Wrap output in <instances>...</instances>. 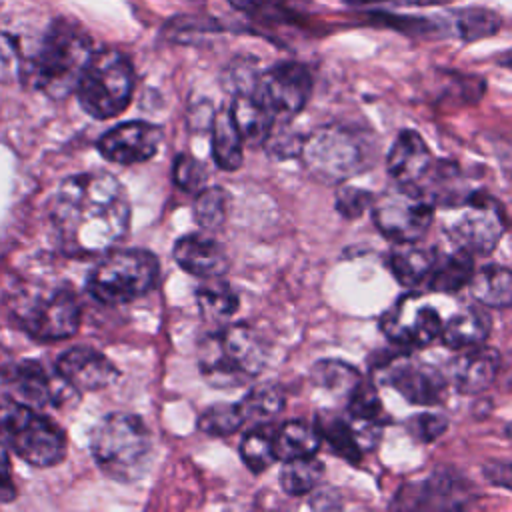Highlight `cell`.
<instances>
[{
	"label": "cell",
	"instance_id": "1",
	"mask_svg": "<svg viewBox=\"0 0 512 512\" xmlns=\"http://www.w3.org/2000/svg\"><path fill=\"white\" fill-rule=\"evenodd\" d=\"M50 220L68 254H102L128 232L130 202L112 174H74L58 188Z\"/></svg>",
	"mask_w": 512,
	"mask_h": 512
},
{
	"label": "cell",
	"instance_id": "2",
	"mask_svg": "<svg viewBox=\"0 0 512 512\" xmlns=\"http://www.w3.org/2000/svg\"><path fill=\"white\" fill-rule=\"evenodd\" d=\"M90 36L66 18H58L50 24L40 50L26 64V76L32 84L54 100L70 96L92 58Z\"/></svg>",
	"mask_w": 512,
	"mask_h": 512
},
{
	"label": "cell",
	"instance_id": "3",
	"mask_svg": "<svg viewBox=\"0 0 512 512\" xmlns=\"http://www.w3.org/2000/svg\"><path fill=\"white\" fill-rule=\"evenodd\" d=\"M268 358L262 336L248 324L208 334L198 352L204 380L214 388H236L260 374Z\"/></svg>",
	"mask_w": 512,
	"mask_h": 512
},
{
	"label": "cell",
	"instance_id": "4",
	"mask_svg": "<svg viewBox=\"0 0 512 512\" xmlns=\"http://www.w3.org/2000/svg\"><path fill=\"white\" fill-rule=\"evenodd\" d=\"M300 158L312 178L340 184L370 168L374 140L360 128L344 124L322 126L302 140Z\"/></svg>",
	"mask_w": 512,
	"mask_h": 512
},
{
	"label": "cell",
	"instance_id": "5",
	"mask_svg": "<svg viewBox=\"0 0 512 512\" xmlns=\"http://www.w3.org/2000/svg\"><path fill=\"white\" fill-rule=\"evenodd\" d=\"M90 448L94 462L106 476L134 482L144 472L152 452V436L138 416L116 412L96 424Z\"/></svg>",
	"mask_w": 512,
	"mask_h": 512
},
{
	"label": "cell",
	"instance_id": "6",
	"mask_svg": "<svg viewBox=\"0 0 512 512\" xmlns=\"http://www.w3.org/2000/svg\"><path fill=\"white\" fill-rule=\"evenodd\" d=\"M0 446L32 466H56L66 454L62 430L20 400L0 398Z\"/></svg>",
	"mask_w": 512,
	"mask_h": 512
},
{
	"label": "cell",
	"instance_id": "7",
	"mask_svg": "<svg viewBox=\"0 0 512 512\" xmlns=\"http://www.w3.org/2000/svg\"><path fill=\"white\" fill-rule=\"evenodd\" d=\"M160 266L152 252L116 250L104 256L88 276V292L102 304H128L148 294L158 282Z\"/></svg>",
	"mask_w": 512,
	"mask_h": 512
},
{
	"label": "cell",
	"instance_id": "8",
	"mask_svg": "<svg viewBox=\"0 0 512 512\" xmlns=\"http://www.w3.org/2000/svg\"><path fill=\"white\" fill-rule=\"evenodd\" d=\"M132 90V64L118 50L94 52L76 88L82 108L98 120L124 112L130 104Z\"/></svg>",
	"mask_w": 512,
	"mask_h": 512
},
{
	"label": "cell",
	"instance_id": "9",
	"mask_svg": "<svg viewBox=\"0 0 512 512\" xmlns=\"http://www.w3.org/2000/svg\"><path fill=\"white\" fill-rule=\"evenodd\" d=\"M370 208L376 228L396 244L420 240L434 220L436 206L416 186L396 184L376 196Z\"/></svg>",
	"mask_w": 512,
	"mask_h": 512
},
{
	"label": "cell",
	"instance_id": "10",
	"mask_svg": "<svg viewBox=\"0 0 512 512\" xmlns=\"http://www.w3.org/2000/svg\"><path fill=\"white\" fill-rule=\"evenodd\" d=\"M456 208H460V212L446 226L454 246L472 256L490 254L506 230L502 206L490 196L474 192Z\"/></svg>",
	"mask_w": 512,
	"mask_h": 512
},
{
	"label": "cell",
	"instance_id": "11",
	"mask_svg": "<svg viewBox=\"0 0 512 512\" xmlns=\"http://www.w3.org/2000/svg\"><path fill=\"white\" fill-rule=\"evenodd\" d=\"M310 94L312 74L300 62L284 60L260 72L256 96L276 120L294 118L306 106Z\"/></svg>",
	"mask_w": 512,
	"mask_h": 512
},
{
	"label": "cell",
	"instance_id": "12",
	"mask_svg": "<svg viewBox=\"0 0 512 512\" xmlns=\"http://www.w3.org/2000/svg\"><path fill=\"white\" fill-rule=\"evenodd\" d=\"M22 326L38 340L70 338L80 326V304L68 288H58L22 312Z\"/></svg>",
	"mask_w": 512,
	"mask_h": 512
},
{
	"label": "cell",
	"instance_id": "13",
	"mask_svg": "<svg viewBox=\"0 0 512 512\" xmlns=\"http://www.w3.org/2000/svg\"><path fill=\"white\" fill-rule=\"evenodd\" d=\"M414 296L402 298L382 318L380 330L402 348H422L440 338L442 320L432 306L414 304Z\"/></svg>",
	"mask_w": 512,
	"mask_h": 512
},
{
	"label": "cell",
	"instance_id": "14",
	"mask_svg": "<svg viewBox=\"0 0 512 512\" xmlns=\"http://www.w3.org/2000/svg\"><path fill=\"white\" fill-rule=\"evenodd\" d=\"M162 142V130L156 124L132 120L114 126L98 140L100 154L116 164H136L152 158Z\"/></svg>",
	"mask_w": 512,
	"mask_h": 512
},
{
	"label": "cell",
	"instance_id": "15",
	"mask_svg": "<svg viewBox=\"0 0 512 512\" xmlns=\"http://www.w3.org/2000/svg\"><path fill=\"white\" fill-rule=\"evenodd\" d=\"M384 370V380L412 404L432 406L438 404L444 396L446 376L428 364L406 358H392Z\"/></svg>",
	"mask_w": 512,
	"mask_h": 512
},
{
	"label": "cell",
	"instance_id": "16",
	"mask_svg": "<svg viewBox=\"0 0 512 512\" xmlns=\"http://www.w3.org/2000/svg\"><path fill=\"white\" fill-rule=\"evenodd\" d=\"M56 372L76 392L102 390L118 376L114 364L90 346H78L64 352L58 358Z\"/></svg>",
	"mask_w": 512,
	"mask_h": 512
},
{
	"label": "cell",
	"instance_id": "17",
	"mask_svg": "<svg viewBox=\"0 0 512 512\" xmlns=\"http://www.w3.org/2000/svg\"><path fill=\"white\" fill-rule=\"evenodd\" d=\"M502 360L496 348L488 346H470L462 348L448 362V380L462 394L484 392L496 380Z\"/></svg>",
	"mask_w": 512,
	"mask_h": 512
},
{
	"label": "cell",
	"instance_id": "18",
	"mask_svg": "<svg viewBox=\"0 0 512 512\" xmlns=\"http://www.w3.org/2000/svg\"><path fill=\"white\" fill-rule=\"evenodd\" d=\"M4 376L16 398L24 404L32 406H54L60 404V398L64 394V384H58L62 378L58 372L50 374L42 364L24 360L18 364H6ZM68 386V384H66Z\"/></svg>",
	"mask_w": 512,
	"mask_h": 512
},
{
	"label": "cell",
	"instance_id": "19",
	"mask_svg": "<svg viewBox=\"0 0 512 512\" xmlns=\"http://www.w3.org/2000/svg\"><path fill=\"white\" fill-rule=\"evenodd\" d=\"M434 164V156L416 130H402L386 158V168L396 184L418 186Z\"/></svg>",
	"mask_w": 512,
	"mask_h": 512
},
{
	"label": "cell",
	"instance_id": "20",
	"mask_svg": "<svg viewBox=\"0 0 512 512\" xmlns=\"http://www.w3.org/2000/svg\"><path fill=\"white\" fill-rule=\"evenodd\" d=\"M174 260L182 270L200 278L222 276L228 266V254L210 236L204 234H186L174 244Z\"/></svg>",
	"mask_w": 512,
	"mask_h": 512
},
{
	"label": "cell",
	"instance_id": "21",
	"mask_svg": "<svg viewBox=\"0 0 512 512\" xmlns=\"http://www.w3.org/2000/svg\"><path fill=\"white\" fill-rule=\"evenodd\" d=\"M228 112L242 142L248 146H262L276 122V118L262 104L256 92L232 94Z\"/></svg>",
	"mask_w": 512,
	"mask_h": 512
},
{
	"label": "cell",
	"instance_id": "22",
	"mask_svg": "<svg viewBox=\"0 0 512 512\" xmlns=\"http://www.w3.org/2000/svg\"><path fill=\"white\" fill-rule=\"evenodd\" d=\"M366 16H368L370 24L396 30L410 38L438 40V38L452 36L446 14L418 16V14H396L390 10H368Z\"/></svg>",
	"mask_w": 512,
	"mask_h": 512
},
{
	"label": "cell",
	"instance_id": "23",
	"mask_svg": "<svg viewBox=\"0 0 512 512\" xmlns=\"http://www.w3.org/2000/svg\"><path fill=\"white\" fill-rule=\"evenodd\" d=\"M434 260L436 250L418 244V240L396 242L394 248L388 252V268L392 270L394 278L408 288L426 282Z\"/></svg>",
	"mask_w": 512,
	"mask_h": 512
},
{
	"label": "cell",
	"instance_id": "24",
	"mask_svg": "<svg viewBox=\"0 0 512 512\" xmlns=\"http://www.w3.org/2000/svg\"><path fill=\"white\" fill-rule=\"evenodd\" d=\"M490 316L478 306L458 310L446 324H442L440 338L452 350L478 346L490 334Z\"/></svg>",
	"mask_w": 512,
	"mask_h": 512
},
{
	"label": "cell",
	"instance_id": "25",
	"mask_svg": "<svg viewBox=\"0 0 512 512\" xmlns=\"http://www.w3.org/2000/svg\"><path fill=\"white\" fill-rule=\"evenodd\" d=\"M232 8L252 20L302 26L310 16V0H228Z\"/></svg>",
	"mask_w": 512,
	"mask_h": 512
},
{
	"label": "cell",
	"instance_id": "26",
	"mask_svg": "<svg viewBox=\"0 0 512 512\" xmlns=\"http://www.w3.org/2000/svg\"><path fill=\"white\" fill-rule=\"evenodd\" d=\"M452 30V36L462 42H478L498 34L504 26L502 16L486 6H462L444 12Z\"/></svg>",
	"mask_w": 512,
	"mask_h": 512
},
{
	"label": "cell",
	"instance_id": "27",
	"mask_svg": "<svg viewBox=\"0 0 512 512\" xmlns=\"http://www.w3.org/2000/svg\"><path fill=\"white\" fill-rule=\"evenodd\" d=\"M472 274H474L472 254L456 248L450 254H442V256L436 254V260L426 278V284L432 292L454 294L464 286H468Z\"/></svg>",
	"mask_w": 512,
	"mask_h": 512
},
{
	"label": "cell",
	"instance_id": "28",
	"mask_svg": "<svg viewBox=\"0 0 512 512\" xmlns=\"http://www.w3.org/2000/svg\"><path fill=\"white\" fill-rule=\"evenodd\" d=\"M472 296L488 308L512 306V270L500 264L482 266L472 274L470 282Z\"/></svg>",
	"mask_w": 512,
	"mask_h": 512
},
{
	"label": "cell",
	"instance_id": "29",
	"mask_svg": "<svg viewBox=\"0 0 512 512\" xmlns=\"http://www.w3.org/2000/svg\"><path fill=\"white\" fill-rule=\"evenodd\" d=\"M322 438L316 426H310L302 420H288L274 432V450L276 458L286 462L292 458L316 456Z\"/></svg>",
	"mask_w": 512,
	"mask_h": 512
},
{
	"label": "cell",
	"instance_id": "30",
	"mask_svg": "<svg viewBox=\"0 0 512 512\" xmlns=\"http://www.w3.org/2000/svg\"><path fill=\"white\" fill-rule=\"evenodd\" d=\"M242 138L228 110H220L212 118V158L222 170H238L244 160Z\"/></svg>",
	"mask_w": 512,
	"mask_h": 512
},
{
	"label": "cell",
	"instance_id": "31",
	"mask_svg": "<svg viewBox=\"0 0 512 512\" xmlns=\"http://www.w3.org/2000/svg\"><path fill=\"white\" fill-rule=\"evenodd\" d=\"M316 430H318L320 438L328 442L330 450L336 456L346 458L352 464L360 462L362 444H360V438L352 424H348L346 420H342L340 416H336L332 412H320L316 416Z\"/></svg>",
	"mask_w": 512,
	"mask_h": 512
},
{
	"label": "cell",
	"instance_id": "32",
	"mask_svg": "<svg viewBox=\"0 0 512 512\" xmlns=\"http://www.w3.org/2000/svg\"><path fill=\"white\" fill-rule=\"evenodd\" d=\"M468 496L464 490L462 478L458 474L438 472L424 480L422 492L418 494V508H462L466 506Z\"/></svg>",
	"mask_w": 512,
	"mask_h": 512
},
{
	"label": "cell",
	"instance_id": "33",
	"mask_svg": "<svg viewBox=\"0 0 512 512\" xmlns=\"http://www.w3.org/2000/svg\"><path fill=\"white\" fill-rule=\"evenodd\" d=\"M324 476V464L316 456L286 460L280 470V488L290 496L312 492Z\"/></svg>",
	"mask_w": 512,
	"mask_h": 512
},
{
	"label": "cell",
	"instance_id": "34",
	"mask_svg": "<svg viewBox=\"0 0 512 512\" xmlns=\"http://www.w3.org/2000/svg\"><path fill=\"white\" fill-rule=\"evenodd\" d=\"M310 378L316 386H320L332 394L346 396V398L362 382L360 372L354 366H350L342 360H334V358L318 360L310 370Z\"/></svg>",
	"mask_w": 512,
	"mask_h": 512
},
{
	"label": "cell",
	"instance_id": "35",
	"mask_svg": "<svg viewBox=\"0 0 512 512\" xmlns=\"http://www.w3.org/2000/svg\"><path fill=\"white\" fill-rule=\"evenodd\" d=\"M196 302L206 320H224L238 310V294L224 280L208 278L196 290Z\"/></svg>",
	"mask_w": 512,
	"mask_h": 512
},
{
	"label": "cell",
	"instance_id": "36",
	"mask_svg": "<svg viewBox=\"0 0 512 512\" xmlns=\"http://www.w3.org/2000/svg\"><path fill=\"white\" fill-rule=\"evenodd\" d=\"M238 406L246 420H268L284 410V394L280 386L272 382L256 384L246 392Z\"/></svg>",
	"mask_w": 512,
	"mask_h": 512
},
{
	"label": "cell",
	"instance_id": "37",
	"mask_svg": "<svg viewBox=\"0 0 512 512\" xmlns=\"http://www.w3.org/2000/svg\"><path fill=\"white\" fill-rule=\"evenodd\" d=\"M240 456L254 474L268 470L278 460L274 450V432L268 428L248 430L240 442Z\"/></svg>",
	"mask_w": 512,
	"mask_h": 512
},
{
	"label": "cell",
	"instance_id": "38",
	"mask_svg": "<svg viewBox=\"0 0 512 512\" xmlns=\"http://www.w3.org/2000/svg\"><path fill=\"white\" fill-rule=\"evenodd\" d=\"M228 196L222 188H202L194 202V218L204 230H218L226 220Z\"/></svg>",
	"mask_w": 512,
	"mask_h": 512
},
{
	"label": "cell",
	"instance_id": "39",
	"mask_svg": "<svg viewBox=\"0 0 512 512\" xmlns=\"http://www.w3.org/2000/svg\"><path fill=\"white\" fill-rule=\"evenodd\" d=\"M246 422L238 404H214L198 418V428L208 436H228Z\"/></svg>",
	"mask_w": 512,
	"mask_h": 512
},
{
	"label": "cell",
	"instance_id": "40",
	"mask_svg": "<svg viewBox=\"0 0 512 512\" xmlns=\"http://www.w3.org/2000/svg\"><path fill=\"white\" fill-rule=\"evenodd\" d=\"M348 414L358 424H380L384 420L382 402L370 384H358L348 396Z\"/></svg>",
	"mask_w": 512,
	"mask_h": 512
},
{
	"label": "cell",
	"instance_id": "41",
	"mask_svg": "<svg viewBox=\"0 0 512 512\" xmlns=\"http://www.w3.org/2000/svg\"><path fill=\"white\" fill-rule=\"evenodd\" d=\"M26 60L14 36L0 30V84H14L26 76Z\"/></svg>",
	"mask_w": 512,
	"mask_h": 512
},
{
	"label": "cell",
	"instance_id": "42",
	"mask_svg": "<svg viewBox=\"0 0 512 512\" xmlns=\"http://www.w3.org/2000/svg\"><path fill=\"white\" fill-rule=\"evenodd\" d=\"M288 120H280V126H278V120L274 122L268 138L264 140V148L268 150L270 156L274 158H292V156H300V150H302V136L294 134L288 126H286Z\"/></svg>",
	"mask_w": 512,
	"mask_h": 512
},
{
	"label": "cell",
	"instance_id": "43",
	"mask_svg": "<svg viewBox=\"0 0 512 512\" xmlns=\"http://www.w3.org/2000/svg\"><path fill=\"white\" fill-rule=\"evenodd\" d=\"M174 182L184 192H200L206 184V170L204 166L190 154H178L174 158Z\"/></svg>",
	"mask_w": 512,
	"mask_h": 512
},
{
	"label": "cell",
	"instance_id": "44",
	"mask_svg": "<svg viewBox=\"0 0 512 512\" xmlns=\"http://www.w3.org/2000/svg\"><path fill=\"white\" fill-rule=\"evenodd\" d=\"M372 202H374V196L368 190H362L356 186H340L334 198L336 212L346 220H354L362 216L372 206Z\"/></svg>",
	"mask_w": 512,
	"mask_h": 512
},
{
	"label": "cell",
	"instance_id": "45",
	"mask_svg": "<svg viewBox=\"0 0 512 512\" xmlns=\"http://www.w3.org/2000/svg\"><path fill=\"white\" fill-rule=\"evenodd\" d=\"M168 30L178 42H192L198 36L220 32V22L204 16H180L168 24Z\"/></svg>",
	"mask_w": 512,
	"mask_h": 512
},
{
	"label": "cell",
	"instance_id": "46",
	"mask_svg": "<svg viewBox=\"0 0 512 512\" xmlns=\"http://www.w3.org/2000/svg\"><path fill=\"white\" fill-rule=\"evenodd\" d=\"M226 86L232 94L238 92H256L260 72H256V66L250 60H236L226 70Z\"/></svg>",
	"mask_w": 512,
	"mask_h": 512
},
{
	"label": "cell",
	"instance_id": "47",
	"mask_svg": "<svg viewBox=\"0 0 512 512\" xmlns=\"http://www.w3.org/2000/svg\"><path fill=\"white\" fill-rule=\"evenodd\" d=\"M448 420L442 414H432V412H424V414H416L410 424L408 430L420 440V442H432L438 436H442V432L446 430Z\"/></svg>",
	"mask_w": 512,
	"mask_h": 512
},
{
	"label": "cell",
	"instance_id": "48",
	"mask_svg": "<svg viewBox=\"0 0 512 512\" xmlns=\"http://www.w3.org/2000/svg\"><path fill=\"white\" fill-rule=\"evenodd\" d=\"M16 498V486L12 480V468L6 448L0 446V502H10Z\"/></svg>",
	"mask_w": 512,
	"mask_h": 512
},
{
	"label": "cell",
	"instance_id": "49",
	"mask_svg": "<svg viewBox=\"0 0 512 512\" xmlns=\"http://www.w3.org/2000/svg\"><path fill=\"white\" fill-rule=\"evenodd\" d=\"M484 476L492 484L512 490V462H490L484 466Z\"/></svg>",
	"mask_w": 512,
	"mask_h": 512
},
{
	"label": "cell",
	"instance_id": "50",
	"mask_svg": "<svg viewBox=\"0 0 512 512\" xmlns=\"http://www.w3.org/2000/svg\"><path fill=\"white\" fill-rule=\"evenodd\" d=\"M496 158L506 174L512 176V136L498 140L496 144Z\"/></svg>",
	"mask_w": 512,
	"mask_h": 512
},
{
	"label": "cell",
	"instance_id": "51",
	"mask_svg": "<svg viewBox=\"0 0 512 512\" xmlns=\"http://www.w3.org/2000/svg\"><path fill=\"white\" fill-rule=\"evenodd\" d=\"M346 6L352 8H364V6H374V4H388V2H396V4H406V2H422V0H342Z\"/></svg>",
	"mask_w": 512,
	"mask_h": 512
},
{
	"label": "cell",
	"instance_id": "52",
	"mask_svg": "<svg viewBox=\"0 0 512 512\" xmlns=\"http://www.w3.org/2000/svg\"><path fill=\"white\" fill-rule=\"evenodd\" d=\"M8 364V360H6V354H4V350L0 348V368H4Z\"/></svg>",
	"mask_w": 512,
	"mask_h": 512
}]
</instances>
